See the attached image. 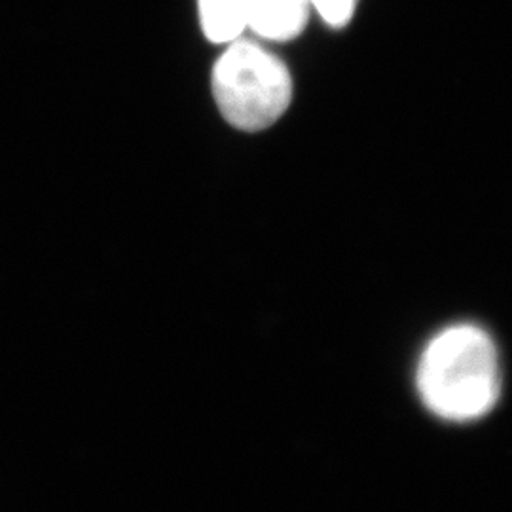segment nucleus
<instances>
[{
  "mask_svg": "<svg viewBox=\"0 0 512 512\" xmlns=\"http://www.w3.org/2000/svg\"><path fill=\"white\" fill-rule=\"evenodd\" d=\"M418 391L442 420L475 421L494 408L501 393V368L492 338L475 325L437 334L421 355Z\"/></svg>",
  "mask_w": 512,
  "mask_h": 512,
  "instance_id": "obj_1",
  "label": "nucleus"
},
{
  "mask_svg": "<svg viewBox=\"0 0 512 512\" xmlns=\"http://www.w3.org/2000/svg\"><path fill=\"white\" fill-rule=\"evenodd\" d=\"M203 35L213 44H230L247 29L249 0H198Z\"/></svg>",
  "mask_w": 512,
  "mask_h": 512,
  "instance_id": "obj_4",
  "label": "nucleus"
},
{
  "mask_svg": "<svg viewBox=\"0 0 512 512\" xmlns=\"http://www.w3.org/2000/svg\"><path fill=\"white\" fill-rule=\"evenodd\" d=\"M310 0H249L247 29L274 42L298 37L310 18Z\"/></svg>",
  "mask_w": 512,
  "mask_h": 512,
  "instance_id": "obj_3",
  "label": "nucleus"
},
{
  "mask_svg": "<svg viewBox=\"0 0 512 512\" xmlns=\"http://www.w3.org/2000/svg\"><path fill=\"white\" fill-rule=\"evenodd\" d=\"M310 4L327 25L340 29L346 27L349 19L353 18L357 0H310Z\"/></svg>",
  "mask_w": 512,
  "mask_h": 512,
  "instance_id": "obj_5",
  "label": "nucleus"
},
{
  "mask_svg": "<svg viewBox=\"0 0 512 512\" xmlns=\"http://www.w3.org/2000/svg\"><path fill=\"white\" fill-rule=\"evenodd\" d=\"M211 90L224 120L241 131H262L289 109L293 78L287 65L253 40L238 38L222 52Z\"/></svg>",
  "mask_w": 512,
  "mask_h": 512,
  "instance_id": "obj_2",
  "label": "nucleus"
}]
</instances>
